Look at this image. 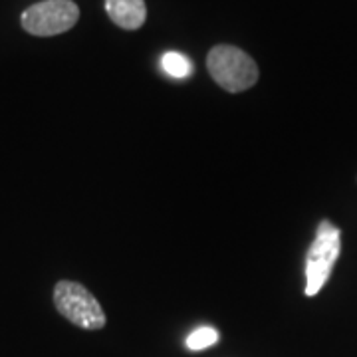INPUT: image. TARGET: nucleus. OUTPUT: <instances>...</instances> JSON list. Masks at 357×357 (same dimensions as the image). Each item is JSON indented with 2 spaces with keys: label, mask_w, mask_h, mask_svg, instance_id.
<instances>
[{
  "label": "nucleus",
  "mask_w": 357,
  "mask_h": 357,
  "mask_svg": "<svg viewBox=\"0 0 357 357\" xmlns=\"http://www.w3.org/2000/svg\"><path fill=\"white\" fill-rule=\"evenodd\" d=\"M218 342V332L211 326H203V328H197L191 335L187 337V347L192 351H201L206 349L211 345H215Z\"/></svg>",
  "instance_id": "7"
},
{
  "label": "nucleus",
  "mask_w": 357,
  "mask_h": 357,
  "mask_svg": "<svg viewBox=\"0 0 357 357\" xmlns=\"http://www.w3.org/2000/svg\"><path fill=\"white\" fill-rule=\"evenodd\" d=\"M161 68L169 76L177 77V79L189 77L192 74V62L178 52H165L161 58Z\"/></svg>",
  "instance_id": "6"
},
{
  "label": "nucleus",
  "mask_w": 357,
  "mask_h": 357,
  "mask_svg": "<svg viewBox=\"0 0 357 357\" xmlns=\"http://www.w3.org/2000/svg\"><path fill=\"white\" fill-rule=\"evenodd\" d=\"M105 13L123 30H139L145 24V0H105Z\"/></svg>",
  "instance_id": "5"
},
{
  "label": "nucleus",
  "mask_w": 357,
  "mask_h": 357,
  "mask_svg": "<svg viewBox=\"0 0 357 357\" xmlns=\"http://www.w3.org/2000/svg\"><path fill=\"white\" fill-rule=\"evenodd\" d=\"M342 252V230L333 227L328 218L318 225L316 238L306 255V296L321 292L326 282L330 280L332 270Z\"/></svg>",
  "instance_id": "3"
},
{
  "label": "nucleus",
  "mask_w": 357,
  "mask_h": 357,
  "mask_svg": "<svg viewBox=\"0 0 357 357\" xmlns=\"http://www.w3.org/2000/svg\"><path fill=\"white\" fill-rule=\"evenodd\" d=\"M79 8L74 0H44L22 13V28L32 36H58L77 24Z\"/></svg>",
  "instance_id": "4"
},
{
  "label": "nucleus",
  "mask_w": 357,
  "mask_h": 357,
  "mask_svg": "<svg viewBox=\"0 0 357 357\" xmlns=\"http://www.w3.org/2000/svg\"><path fill=\"white\" fill-rule=\"evenodd\" d=\"M206 70L222 89L238 93L258 82V66L241 48L218 44L206 56Z\"/></svg>",
  "instance_id": "1"
},
{
  "label": "nucleus",
  "mask_w": 357,
  "mask_h": 357,
  "mask_svg": "<svg viewBox=\"0 0 357 357\" xmlns=\"http://www.w3.org/2000/svg\"><path fill=\"white\" fill-rule=\"evenodd\" d=\"M54 306L60 316L82 330H102L107 324L105 312L98 298L79 282L60 280L54 286Z\"/></svg>",
  "instance_id": "2"
}]
</instances>
